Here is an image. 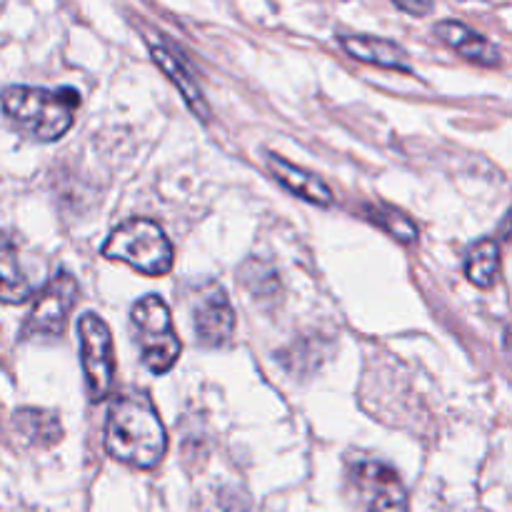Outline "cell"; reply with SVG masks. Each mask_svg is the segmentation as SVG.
Returning <instances> with one entry per match:
<instances>
[{
    "mask_svg": "<svg viewBox=\"0 0 512 512\" xmlns=\"http://www.w3.org/2000/svg\"><path fill=\"white\" fill-rule=\"evenodd\" d=\"M105 450L118 463L153 470L168 450L163 420L145 393H125L110 405Z\"/></svg>",
    "mask_w": 512,
    "mask_h": 512,
    "instance_id": "1",
    "label": "cell"
},
{
    "mask_svg": "<svg viewBox=\"0 0 512 512\" xmlns=\"http://www.w3.org/2000/svg\"><path fill=\"white\" fill-rule=\"evenodd\" d=\"M5 115L18 125L23 133L35 140H58L73 125L75 108L80 105V95L75 88H33V85H10L0 95Z\"/></svg>",
    "mask_w": 512,
    "mask_h": 512,
    "instance_id": "2",
    "label": "cell"
},
{
    "mask_svg": "<svg viewBox=\"0 0 512 512\" xmlns=\"http://www.w3.org/2000/svg\"><path fill=\"white\" fill-rule=\"evenodd\" d=\"M103 255L123 260L145 275H168L173 270V245L155 220L133 218L120 223L105 238Z\"/></svg>",
    "mask_w": 512,
    "mask_h": 512,
    "instance_id": "3",
    "label": "cell"
},
{
    "mask_svg": "<svg viewBox=\"0 0 512 512\" xmlns=\"http://www.w3.org/2000/svg\"><path fill=\"white\" fill-rule=\"evenodd\" d=\"M135 340H138L143 365L155 375H165L180 358V338L175 335L168 305L158 295H145L130 313Z\"/></svg>",
    "mask_w": 512,
    "mask_h": 512,
    "instance_id": "4",
    "label": "cell"
},
{
    "mask_svg": "<svg viewBox=\"0 0 512 512\" xmlns=\"http://www.w3.org/2000/svg\"><path fill=\"white\" fill-rule=\"evenodd\" d=\"M78 298V283L70 273L60 270L35 293L33 310L23 325L25 340H58L68 325V315Z\"/></svg>",
    "mask_w": 512,
    "mask_h": 512,
    "instance_id": "5",
    "label": "cell"
},
{
    "mask_svg": "<svg viewBox=\"0 0 512 512\" xmlns=\"http://www.w3.org/2000/svg\"><path fill=\"white\" fill-rule=\"evenodd\" d=\"M80 335V360H83L85 383H88L90 400L100 403L113 390L115 378V355H113V335L108 325L95 313H85L78 320Z\"/></svg>",
    "mask_w": 512,
    "mask_h": 512,
    "instance_id": "6",
    "label": "cell"
},
{
    "mask_svg": "<svg viewBox=\"0 0 512 512\" xmlns=\"http://www.w3.org/2000/svg\"><path fill=\"white\" fill-rule=\"evenodd\" d=\"M190 315H193L195 338L205 348H223L235 333V313L225 290L215 280H203L193 285L188 298Z\"/></svg>",
    "mask_w": 512,
    "mask_h": 512,
    "instance_id": "7",
    "label": "cell"
},
{
    "mask_svg": "<svg viewBox=\"0 0 512 512\" xmlns=\"http://www.w3.org/2000/svg\"><path fill=\"white\" fill-rule=\"evenodd\" d=\"M353 480L368 512H408V493L398 473L378 460L353 465Z\"/></svg>",
    "mask_w": 512,
    "mask_h": 512,
    "instance_id": "8",
    "label": "cell"
},
{
    "mask_svg": "<svg viewBox=\"0 0 512 512\" xmlns=\"http://www.w3.org/2000/svg\"><path fill=\"white\" fill-rule=\"evenodd\" d=\"M145 40H148V50H150V55H153L155 63H158V68L163 70V73L170 78V83L178 88V93L183 95V100L188 103V108L193 110V113L198 115L203 123L205 120H210L208 100H205L203 88L198 85V80H195L193 70L188 68V63H185V60L180 58V55L175 53L168 43H163V40L155 38V35H148Z\"/></svg>",
    "mask_w": 512,
    "mask_h": 512,
    "instance_id": "9",
    "label": "cell"
},
{
    "mask_svg": "<svg viewBox=\"0 0 512 512\" xmlns=\"http://www.w3.org/2000/svg\"><path fill=\"white\" fill-rule=\"evenodd\" d=\"M435 35H438L450 50H455L460 58L470 60V63L483 65V68H500V65H503V55H500L498 45L490 43L485 35L468 28V25L460 23V20H440V23L435 25Z\"/></svg>",
    "mask_w": 512,
    "mask_h": 512,
    "instance_id": "10",
    "label": "cell"
},
{
    "mask_svg": "<svg viewBox=\"0 0 512 512\" xmlns=\"http://www.w3.org/2000/svg\"><path fill=\"white\" fill-rule=\"evenodd\" d=\"M340 45H343L350 58L360 60V63L400 70V73H413V63H410L408 53L395 40L378 38V35H340Z\"/></svg>",
    "mask_w": 512,
    "mask_h": 512,
    "instance_id": "11",
    "label": "cell"
},
{
    "mask_svg": "<svg viewBox=\"0 0 512 512\" xmlns=\"http://www.w3.org/2000/svg\"><path fill=\"white\" fill-rule=\"evenodd\" d=\"M268 168L275 175V180L283 188H288L293 195H298L300 200H308V203L320 205V208H325V205H330L335 200L333 190L328 188L325 180H320L315 173L298 168V165L288 163L278 153H268Z\"/></svg>",
    "mask_w": 512,
    "mask_h": 512,
    "instance_id": "12",
    "label": "cell"
},
{
    "mask_svg": "<svg viewBox=\"0 0 512 512\" xmlns=\"http://www.w3.org/2000/svg\"><path fill=\"white\" fill-rule=\"evenodd\" d=\"M33 295L28 278L20 268L13 240L0 235V303L20 305Z\"/></svg>",
    "mask_w": 512,
    "mask_h": 512,
    "instance_id": "13",
    "label": "cell"
},
{
    "mask_svg": "<svg viewBox=\"0 0 512 512\" xmlns=\"http://www.w3.org/2000/svg\"><path fill=\"white\" fill-rule=\"evenodd\" d=\"M465 273H468L470 283L478 288H493L500 273V245L493 238H485L473 245L468 260H465Z\"/></svg>",
    "mask_w": 512,
    "mask_h": 512,
    "instance_id": "14",
    "label": "cell"
},
{
    "mask_svg": "<svg viewBox=\"0 0 512 512\" xmlns=\"http://www.w3.org/2000/svg\"><path fill=\"white\" fill-rule=\"evenodd\" d=\"M20 438H25L33 445H50L60 438V423L53 413L45 410H18L13 418Z\"/></svg>",
    "mask_w": 512,
    "mask_h": 512,
    "instance_id": "15",
    "label": "cell"
},
{
    "mask_svg": "<svg viewBox=\"0 0 512 512\" xmlns=\"http://www.w3.org/2000/svg\"><path fill=\"white\" fill-rule=\"evenodd\" d=\"M368 218L373 223H378L383 230H388L400 243H415L418 240V225L408 215L400 213V210L385 208V205H373V208H368Z\"/></svg>",
    "mask_w": 512,
    "mask_h": 512,
    "instance_id": "16",
    "label": "cell"
},
{
    "mask_svg": "<svg viewBox=\"0 0 512 512\" xmlns=\"http://www.w3.org/2000/svg\"><path fill=\"white\" fill-rule=\"evenodd\" d=\"M403 13L415 15V18H425V15L433 13L435 0H393Z\"/></svg>",
    "mask_w": 512,
    "mask_h": 512,
    "instance_id": "17",
    "label": "cell"
}]
</instances>
